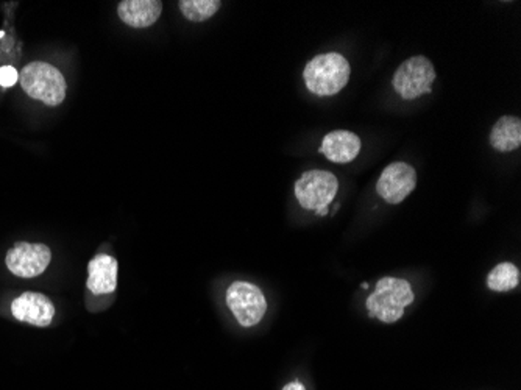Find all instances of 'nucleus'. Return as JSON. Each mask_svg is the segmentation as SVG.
Segmentation results:
<instances>
[{
  "mask_svg": "<svg viewBox=\"0 0 521 390\" xmlns=\"http://www.w3.org/2000/svg\"><path fill=\"white\" fill-rule=\"evenodd\" d=\"M283 390H307V387L301 385L300 381H292L289 385H284Z\"/></svg>",
  "mask_w": 521,
  "mask_h": 390,
  "instance_id": "17",
  "label": "nucleus"
},
{
  "mask_svg": "<svg viewBox=\"0 0 521 390\" xmlns=\"http://www.w3.org/2000/svg\"><path fill=\"white\" fill-rule=\"evenodd\" d=\"M490 144L498 152H514L521 146V120L516 116H503L490 131Z\"/></svg>",
  "mask_w": 521,
  "mask_h": 390,
  "instance_id": "13",
  "label": "nucleus"
},
{
  "mask_svg": "<svg viewBox=\"0 0 521 390\" xmlns=\"http://www.w3.org/2000/svg\"><path fill=\"white\" fill-rule=\"evenodd\" d=\"M119 264L114 256L99 253L88 262L86 288L94 295L113 294L118 288Z\"/></svg>",
  "mask_w": 521,
  "mask_h": 390,
  "instance_id": "10",
  "label": "nucleus"
},
{
  "mask_svg": "<svg viewBox=\"0 0 521 390\" xmlns=\"http://www.w3.org/2000/svg\"><path fill=\"white\" fill-rule=\"evenodd\" d=\"M361 146L363 142L359 139V136L352 131L336 130L323 138L318 152L325 155V158L329 159L331 163L348 165L353 159L357 158Z\"/></svg>",
  "mask_w": 521,
  "mask_h": 390,
  "instance_id": "11",
  "label": "nucleus"
},
{
  "mask_svg": "<svg viewBox=\"0 0 521 390\" xmlns=\"http://www.w3.org/2000/svg\"><path fill=\"white\" fill-rule=\"evenodd\" d=\"M436 77V69L432 62L419 55L400 64L392 83L398 96L404 100H414L432 92V83Z\"/></svg>",
  "mask_w": 521,
  "mask_h": 390,
  "instance_id": "5",
  "label": "nucleus"
},
{
  "mask_svg": "<svg viewBox=\"0 0 521 390\" xmlns=\"http://www.w3.org/2000/svg\"><path fill=\"white\" fill-rule=\"evenodd\" d=\"M352 74L350 62L340 53H322L312 58L303 71L308 90L316 96H336L346 88Z\"/></svg>",
  "mask_w": 521,
  "mask_h": 390,
  "instance_id": "2",
  "label": "nucleus"
},
{
  "mask_svg": "<svg viewBox=\"0 0 521 390\" xmlns=\"http://www.w3.org/2000/svg\"><path fill=\"white\" fill-rule=\"evenodd\" d=\"M163 13L159 0H124L118 6L120 21L133 29H147Z\"/></svg>",
  "mask_w": 521,
  "mask_h": 390,
  "instance_id": "12",
  "label": "nucleus"
},
{
  "mask_svg": "<svg viewBox=\"0 0 521 390\" xmlns=\"http://www.w3.org/2000/svg\"><path fill=\"white\" fill-rule=\"evenodd\" d=\"M417 186V172L406 163H392L387 166L380 180L376 183V193L384 198L387 204H402Z\"/></svg>",
  "mask_w": 521,
  "mask_h": 390,
  "instance_id": "8",
  "label": "nucleus"
},
{
  "mask_svg": "<svg viewBox=\"0 0 521 390\" xmlns=\"http://www.w3.org/2000/svg\"><path fill=\"white\" fill-rule=\"evenodd\" d=\"M339 191V181L327 170H308L295 181V197L301 208L316 211L318 215L328 214V205Z\"/></svg>",
  "mask_w": 521,
  "mask_h": 390,
  "instance_id": "4",
  "label": "nucleus"
},
{
  "mask_svg": "<svg viewBox=\"0 0 521 390\" xmlns=\"http://www.w3.org/2000/svg\"><path fill=\"white\" fill-rule=\"evenodd\" d=\"M52 252L46 243H16L6 252V269L17 278H36L51 266Z\"/></svg>",
  "mask_w": 521,
  "mask_h": 390,
  "instance_id": "7",
  "label": "nucleus"
},
{
  "mask_svg": "<svg viewBox=\"0 0 521 390\" xmlns=\"http://www.w3.org/2000/svg\"><path fill=\"white\" fill-rule=\"evenodd\" d=\"M219 0H180L178 6L183 16L186 17L191 23H204L210 17L214 16L215 13L221 8Z\"/></svg>",
  "mask_w": 521,
  "mask_h": 390,
  "instance_id": "15",
  "label": "nucleus"
},
{
  "mask_svg": "<svg viewBox=\"0 0 521 390\" xmlns=\"http://www.w3.org/2000/svg\"><path fill=\"white\" fill-rule=\"evenodd\" d=\"M12 314L16 320L38 328L51 327L55 317V305L41 292H24L12 301Z\"/></svg>",
  "mask_w": 521,
  "mask_h": 390,
  "instance_id": "9",
  "label": "nucleus"
},
{
  "mask_svg": "<svg viewBox=\"0 0 521 390\" xmlns=\"http://www.w3.org/2000/svg\"><path fill=\"white\" fill-rule=\"evenodd\" d=\"M520 284V271L512 262L493 267L488 277V288L493 292H509Z\"/></svg>",
  "mask_w": 521,
  "mask_h": 390,
  "instance_id": "14",
  "label": "nucleus"
},
{
  "mask_svg": "<svg viewBox=\"0 0 521 390\" xmlns=\"http://www.w3.org/2000/svg\"><path fill=\"white\" fill-rule=\"evenodd\" d=\"M227 305L244 328L256 327L267 312L266 295L256 284L249 281H234L227 289Z\"/></svg>",
  "mask_w": 521,
  "mask_h": 390,
  "instance_id": "6",
  "label": "nucleus"
},
{
  "mask_svg": "<svg viewBox=\"0 0 521 390\" xmlns=\"http://www.w3.org/2000/svg\"><path fill=\"white\" fill-rule=\"evenodd\" d=\"M415 300L414 290L403 278L384 277L368 295L365 306L368 316L383 323H395L404 316V309Z\"/></svg>",
  "mask_w": 521,
  "mask_h": 390,
  "instance_id": "1",
  "label": "nucleus"
},
{
  "mask_svg": "<svg viewBox=\"0 0 521 390\" xmlns=\"http://www.w3.org/2000/svg\"><path fill=\"white\" fill-rule=\"evenodd\" d=\"M19 83L27 96L47 107H58L66 99V80L49 62H33L27 64L19 74Z\"/></svg>",
  "mask_w": 521,
  "mask_h": 390,
  "instance_id": "3",
  "label": "nucleus"
},
{
  "mask_svg": "<svg viewBox=\"0 0 521 390\" xmlns=\"http://www.w3.org/2000/svg\"><path fill=\"white\" fill-rule=\"evenodd\" d=\"M16 81H19V74H17L16 69L13 68V66H4V68H0V86L10 88V86L14 85Z\"/></svg>",
  "mask_w": 521,
  "mask_h": 390,
  "instance_id": "16",
  "label": "nucleus"
}]
</instances>
